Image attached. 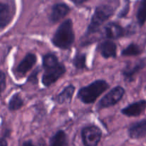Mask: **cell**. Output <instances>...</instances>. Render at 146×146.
I'll return each instance as SVG.
<instances>
[{
  "instance_id": "cell-1",
  "label": "cell",
  "mask_w": 146,
  "mask_h": 146,
  "mask_svg": "<svg viewBox=\"0 0 146 146\" xmlns=\"http://www.w3.org/2000/svg\"><path fill=\"white\" fill-rule=\"evenodd\" d=\"M42 66L44 73L41 78V83L45 87H49L58 81L66 72V66L58 61L55 54L48 53L43 56Z\"/></svg>"
},
{
  "instance_id": "cell-2",
  "label": "cell",
  "mask_w": 146,
  "mask_h": 146,
  "mask_svg": "<svg viewBox=\"0 0 146 146\" xmlns=\"http://www.w3.org/2000/svg\"><path fill=\"white\" fill-rule=\"evenodd\" d=\"M51 41L60 49L66 50L72 46L75 41V33L71 19H67L58 26Z\"/></svg>"
},
{
  "instance_id": "cell-3",
  "label": "cell",
  "mask_w": 146,
  "mask_h": 146,
  "mask_svg": "<svg viewBox=\"0 0 146 146\" xmlns=\"http://www.w3.org/2000/svg\"><path fill=\"white\" fill-rule=\"evenodd\" d=\"M109 87V84L105 80H95L86 86L80 88L77 93V98L84 104H94Z\"/></svg>"
},
{
  "instance_id": "cell-4",
  "label": "cell",
  "mask_w": 146,
  "mask_h": 146,
  "mask_svg": "<svg viewBox=\"0 0 146 146\" xmlns=\"http://www.w3.org/2000/svg\"><path fill=\"white\" fill-rule=\"evenodd\" d=\"M115 9L113 6L108 4H102L97 6L91 17V22L87 27L85 36L92 35L99 31L101 26L113 15Z\"/></svg>"
},
{
  "instance_id": "cell-5",
  "label": "cell",
  "mask_w": 146,
  "mask_h": 146,
  "mask_svg": "<svg viewBox=\"0 0 146 146\" xmlns=\"http://www.w3.org/2000/svg\"><path fill=\"white\" fill-rule=\"evenodd\" d=\"M135 33L134 28L131 26L127 27H123L116 22H110L104 27V34L105 36L109 40H115L121 37L133 35Z\"/></svg>"
},
{
  "instance_id": "cell-6",
  "label": "cell",
  "mask_w": 146,
  "mask_h": 146,
  "mask_svg": "<svg viewBox=\"0 0 146 146\" xmlns=\"http://www.w3.org/2000/svg\"><path fill=\"white\" fill-rule=\"evenodd\" d=\"M125 93V89L121 86L114 87L100 100L97 105V108L98 109H102L116 105L122 99Z\"/></svg>"
},
{
  "instance_id": "cell-7",
  "label": "cell",
  "mask_w": 146,
  "mask_h": 146,
  "mask_svg": "<svg viewBox=\"0 0 146 146\" xmlns=\"http://www.w3.org/2000/svg\"><path fill=\"white\" fill-rule=\"evenodd\" d=\"M81 134L84 146H97L102 137V131L96 125L84 127Z\"/></svg>"
},
{
  "instance_id": "cell-8",
  "label": "cell",
  "mask_w": 146,
  "mask_h": 146,
  "mask_svg": "<svg viewBox=\"0 0 146 146\" xmlns=\"http://www.w3.org/2000/svg\"><path fill=\"white\" fill-rule=\"evenodd\" d=\"M16 13L14 1H0V29L3 30L12 21Z\"/></svg>"
},
{
  "instance_id": "cell-9",
  "label": "cell",
  "mask_w": 146,
  "mask_h": 146,
  "mask_svg": "<svg viewBox=\"0 0 146 146\" xmlns=\"http://www.w3.org/2000/svg\"><path fill=\"white\" fill-rule=\"evenodd\" d=\"M70 7L66 3H56L51 7L48 19L50 22L55 24L58 21L65 17L69 13Z\"/></svg>"
},
{
  "instance_id": "cell-10",
  "label": "cell",
  "mask_w": 146,
  "mask_h": 146,
  "mask_svg": "<svg viewBox=\"0 0 146 146\" xmlns=\"http://www.w3.org/2000/svg\"><path fill=\"white\" fill-rule=\"evenodd\" d=\"M146 109V100L140 101L129 104L121 111L123 115L128 117H135L141 115Z\"/></svg>"
},
{
  "instance_id": "cell-11",
  "label": "cell",
  "mask_w": 146,
  "mask_h": 146,
  "mask_svg": "<svg viewBox=\"0 0 146 146\" xmlns=\"http://www.w3.org/2000/svg\"><path fill=\"white\" fill-rule=\"evenodd\" d=\"M146 65V62L144 59L139 60L134 64H128L123 69L122 74L123 76L125 81L131 82L134 80V76L138 74L141 69L144 68Z\"/></svg>"
},
{
  "instance_id": "cell-12",
  "label": "cell",
  "mask_w": 146,
  "mask_h": 146,
  "mask_svg": "<svg viewBox=\"0 0 146 146\" xmlns=\"http://www.w3.org/2000/svg\"><path fill=\"white\" fill-rule=\"evenodd\" d=\"M37 57L36 54H33V53H28L21 60V62L18 64L16 68V71L18 74L25 76V74L35 65Z\"/></svg>"
},
{
  "instance_id": "cell-13",
  "label": "cell",
  "mask_w": 146,
  "mask_h": 146,
  "mask_svg": "<svg viewBox=\"0 0 146 146\" xmlns=\"http://www.w3.org/2000/svg\"><path fill=\"white\" fill-rule=\"evenodd\" d=\"M98 51L104 58H115L117 56L116 44L113 40H105L99 44Z\"/></svg>"
},
{
  "instance_id": "cell-14",
  "label": "cell",
  "mask_w": 146,
  "mask_h": 146,
  "mask_svg": "<svg viewBox=\"0 0 146 146\" xmlns=\"http://www.w3.org/2000/svg\"><path fill=\"white\" fill-rule=\"evenodd\" d=\"M128 135L132 139H139L146 136V119L138 121L128 128Z\"/></svg>"
},
{
  "instance_id": "cell-15",
  "label": "cell",
  "mask_w": 146,
  "mask_h": 146,
  "mask_svg": "<svg viewBox=\"0 0 146 146\" xmlns=\"http://www.w3.org/2000/svg\"><path fill=\"white\" fill-rule=\"evenodd\" d=\"M75 90V86L74 85H72V84L66 86L61 91V92L59 93L56 96V102L58 104L70 103L71 101V100H72L73 96H74Z\"/></svg>"
},
{
  "instance_id": "cell-16",
  "label": "cell",
  "mask_w": 146,
  "mask_h": 146,
  "mask_svg": "<svg viewBox=\"0 0 146 146\" xmlns=\"http://www.w3.org/2000/svg\"><path fill=\"white\" fill-rule=\"evenodd\" d=\"M48 146H68L67 135L64 131L59 130L51 138Z\"/></svg>"
},
{
  "instance_id": "cell-17",
  "label": "cell",
  "mask_w": 146,
  "mask_h": 146,
  "mask_svg": "<svg viewBox=\"0 0 146 146\" xmlns=\"http://www.w3.org/2000/svg\"><path fill=\"white\" fill-rule=\"evenodd\" d=\"M24 106V100L19 93H16L10 98L8 104V108L10 111L19 110Z\"/></svg>"
},
{
  "instance_id": "cell-18",
  "label": "cell",
  "mask_w": 146,
  "mask_h": 146,
  "mask_svg": "<svg viewBox=\"0 0 146 146\" xmlns=\"http://www.w3.org/2000/svg\"><path fill=\"white\" fill-rule=\"evenodd\" d=\"M142 53V48L138 44L131 43L126 48H124L121 52V55L123 56H137Z\"/></svg>"
},
{
  "instance_id": "cell-19",
  "label": "cell",
  "mask_w": 146,
  "mask_h": 146,
  "mask_svg": "<svg viewBox=\"0 0 146 146\" xmlns=\"http://www.w3.org/2000/svg\"><path fill=\"white\" fill-rule=\"evenodd\" d=\"M136 19L140 27H142L146 21V0H143L140 2L137 9Z\"/></svg>"
},
{
  "instance_id": "cell-20",
  "label": "cell",
  "mask_w": 146,
  "mask_h": 146,
  "mask_svg": "<svg viewBox=\"0 0 146 146\" xmlns=\"http://www.w3.org/2000/svg\"><path fill=\"white\" fill-rule=\"evenodd\" d=\"M86 54L84 53L78 52L74 56L73 59V64L77 69H84L86 68Z\"/></svg>"
},
{
  "instance_id": "cell-21",
  "label": "cell",
  "mask_w": 146,
  "mask_h": 146,
  "mask_svg": "<svg viewBox=\"0 0 146 146\" xmlns=\"http://www.w3.org/2000/svg\"><path fill=\"white\" fill-rule=\"evenodd\" d=\"M39 72L40 68L39 66H38L32 71V73H31L29 76L28 78H27V82L32 84V85H36V84H38V74H39Z\"/></svg>"
},
{
  "instance_id": "cell-22",
  "label": "cell",
  "mask_w": 146,
  "mask_h": 146,
  "mask_svg": "<svg viewBox=\"0 0 146 146\" xmlns=\"http://www.w3.org/2000/svg\"><path fill=\"white\" fill-rule=\"evenodd\" d=\"M129 1H126V4H125L123 8V9L120 11V13L118 14V18H124L127 16V14H128V11H129Z\"/></svg>"
},
{
  "instance_id": "cell-23",
  "label": "cell",
  "mask_w": 146,
  "mask_h": 146,
  "mask_svg": "<svg viewBox=\"0 0 146 146\" xmlns=\"http://www.w3.org/2000/svg\"><path fill=\"white\" fill-rule=\"evenodd\" d=\"M0 84H1V91L3 93L6 88V75L4 71H1V76H0Z\"/></svg>"
},
{
  "instance_id": "cell-24",
  "label": "cell",
  "mask_w": 146,
  "mask_h": 146,
  "mask_svg": "<svg viewBox=\"0 0 146 146\" xmlns=\"http://www.w3.org/2000/svg\"><path fill=\"white\" fill-rule=\"evenodd\" d=\"M0 146H8V143H7V139H6L5 135H3L0 140Z\"/></svg>"
},
{
  "instance_id": "cell-25",
  "label": "cell",
  "mask_w": 146,
  "mask_h": 146,
  "mask_svg": "<svg viewBox=\"0 0 146 146\" xmlns=\"http://www.w3.org/2000/svg\"><path fill=\"white\" fill-rule=\"evenodd\" d=\"M21 146H36V145L33 143V142L31 141V140H29V141H24Z\"/></svg>"
},
{
  "instance_id": "cell-26",
  "label": "cell",
  "mask_w": 146,
  "mask_h": 146,
  "mask_svg": "<svg viewBox=\"0 0 146 146\" xmlns=\"http://www.w3.org/2000/svg\"><path fill=\"white\" fill-rule=\"evenodd\" d=\"M72 1L74 4H75L76 6H78V5H80V4H84V3L86 2L85 0H78V1L75 0V1Z\"/></svg>"
}]
</instances>
